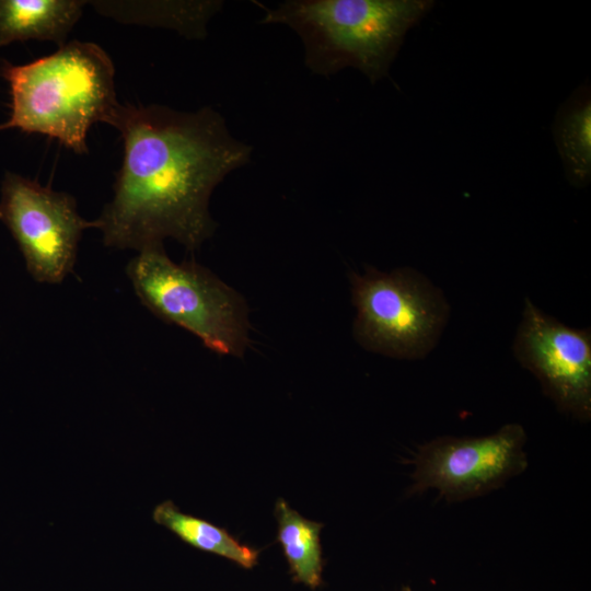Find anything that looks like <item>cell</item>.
<instances>
[{
  "mask_svg": "<svg viewBox=\"0 0 591 591\" xmlns=\"http://www.w3.org/2000/svg\"><path fill=\"white\" fill-rule=\"evenodd\" d=\"M103 14L128 23L171 27L188 37H202L220 1L93 2Z\"/></svg>",
  "mask_w": 591,
  "mask_h": 591,
  "instance_id": "obj_10",
  "label": "cell"
},
{
  "mask_svg": "<svg viewBox=\"0 0 591 591\" xmlns=\"http://www.w3.org/2000/svg\"><path fill=\"white\" fill-rule=\"evenodd\" d=\"M519 363L540 382L543 392L569 416L591 417V332L572 328L524 300L513 341Z\"/></svg>",
  "mask_w": 591,
  "mask_h": 591,
  "instance_id": "obj_8",
  "label": "cell"
},
{
  "mask_svg": "<svg viewBox=\"0 0 591 591\" xmlns=\"http://www.w3.org/2000/svg\"><path fill=\"white\" fill-rule=\"evenodd\" d=\"M153 520L200 551L225 557L244 568H252L257 563L256 549L241 544L227 530L182 512L170 500L154 508Z\"/></svg>",
  "mask_w": 591,
  "mask_h": 591,
  "instance_id": "obj_11",
  "label": "cell"
},
{
  "mask_svg": "<svg viewBox=\"0 0 591 591\" xmlns=\"http://www.w3.org/2000/svg\"><path fill=\"white\" fill-rule=\"evenodd\" d=\"M525 443L519 424H507L484 437L436 438L415 456L409 493L434 489L449 501L489 494L526 470Z\"/></svg>",
  "mask_w": 591,
  "mask_h": 591,
  "instance_id": "obj_7",
  "label": "cell"
},
{
  "mask_svg": "<svg viewBox=\"0 0 591 591\" xmlns=\"http://www.w3.org/2000/svg\"><path fill=\"white\" fill-rule=\"evenodd\" d=\"M429 0H288L266 9L262 23L285 24L300 37L314 74L347 67L372 82L387 74L404 40L433 5Z\"/></svg>",
  "mask_w": 591,
  "mask_h": 591,
  "instance_id": "obj_3",
  "label": "cell"
},
{
  "mask_svg": "<svg viewBox=\"0 0 591 591\" xmlns=\"http://www.w3.org/2000/svg\"><path fill=\"white\" fill-rule=\"evenodd\" d=\"M84 5L81 0H0V47L32 39L60 47Z\"/></svg>",
  "mask_w": 591,
  "mask_h": 591,
  "instance_id": "obj_9",
  "label": "cell"
},
{
  "mask_svg": "<svg viewBox=\"0 0 591 591\" xmlns=\"http://www.w3.org/2000/svg\"><path fill=\"white\" fill-rule=\"evenodd\" d=\"M0 221L16 241L31 276L47 283L61 282L72 270L82 233L92 228L71 195L9 171L1 182Z\"/></svg>",
  "mask_w": 591,
  "mask_h": 591,
  "instance_id": "obj_6",
  "label": "cell"
},
{
  "mask_svg": "<svg viewBox=\"0 0 591 591\" xmlns=\"http://www.w3.org/2000/svg\"><path fill=\"white\" fill-rule=\"evenodd\" d=\"M560 155L569 178L577 185L586 184L591 170V105L584 93L565 108L555 126Z\"/></svg>",
  "mask_w": 591,
  "mask_h": 591,
  "instance_id": "obj_13",
  "label": "cell"
},
{
  "mask_svg": "<svg viewBox=\"0 0 591 591\" xmlns=\"http://www.w3.org/2000/svg\"><path fill=\"white\" fill-rule=\"evenodd\" d=\"M356 308L352 334L364 349L397 359H420L437 345L450 306L443 292L410 267L390 273L368 267L349 275Z\"/></svg>",
  "mask_w": 591,
  "mask_h": 591,
  "instance_id": "obj_5",
  "label": "cell"
},
{
  "mask_svg": "<svg viewBox=\"0 0 591 591\" xmlns=\"http://www.w3.org/2000/svg\"><path fill=\"white\" fill-rule=\"evenodd\" d=\"M126 271L155 316L192 333L215 352L244 356L251 344L246 301L208 268L193 260L177 264L157 244L138 252Z\"/></svg>",
  "mask_w": 591,
  "mask_h": 591,
  "instance_id": "obj_4",
  "label": "cell"
},
{
  "mask_svg": "<svg viewBox=\"0 0 591 591\" xmlns=\"http://www.w3.org/2000/svg\"><path fill=\"white\" fill-rule=\"evenodd\" d=\"M11 114L0 130L16 128L58 140L78 154L88 153L90 127L106 123L118 106L115 68L105 50L72 40L24 65L4 62Z\"/></svg>",
  "mask_w": 591,
  "mask_h": 591,
  "instance_id": "obj_2",
  "label": "cell"
},
{
  "mask_svg": "<svg viewBox=\"0 0 591 591\" xmlns=\"http://www.w3.org/2000/svg\"><path fill=\"white\" fill-rule=\"evenodd\" d=\"M107 124L120 132L124 155L113 199L91 221L103 243L140 252L171 237L198 250L216 230L213 189L251 161L253 148L233 137L211 107L181 112L119 103Z\"/></svg>",
  "mask_w": 591,
  "mask_h": 591,
  "instance_id": "obj_1",
  "label": "cell"
},
{
  "mask_svg": "<svg viewBox=\"0 0 591 591\" xmlns=\"http://www.w3.org/2000/svg\"><path fill=\"white\" fill-rule=\"evenodd\" d=\"M278 541L297 581L315 588L321 583L323 524L303 518L285 500L276 502Z\"/></svg>",
  "mask_w": 591,
  "mask_h": 591,
  "instance_id": "obj_12",
  "label": "cell"
}]
</instances>
